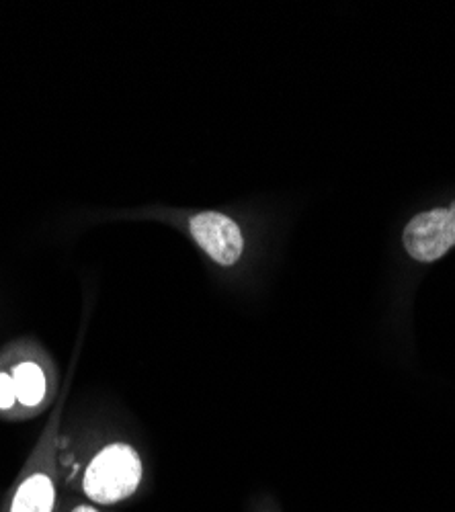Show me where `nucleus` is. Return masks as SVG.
I'll return each mask as SVG.
<instances>
[{
  "label": "nucleus",
  "instance_id": "nucleus-7",
  "mask_svg": "<svg viewBox=\"0 0 455 512\" xmlns=\"http://www.w3.org/2000/svg\"><path fill=\"white\" fill-rule=\"evenodd\" d=\"M74 512H97V510L91 508V506H78Z\"/></svg>",
  "mask_w": 455,
  "mask_h": 512
},
{
  "label": "nucleus",
  "instance_id": "nucleus-1",
  "mask_svg": "<svg viewBox=\"0 0 455 512\" xmlns=\"http://www.w3.org/2000/svg\"><path fill=\"white\" fill-rule=\"evenodd\" d=\"M142 480L140 455L130 445L103 449L87 469L85 492L99 504H113L132 496Z\"/></svg>",
  "mask_w": 455,
  "mask_h": 512
},
{
  "label": "nucleus",
  "instance_id": "nucleus-6",
  "mask_svg": "<svg viewBox=\"0 0 455 512\" xmlns=\"http://www.w3.org/2000/svg\"><path fill=\"white\" fill-rule=\"evenodd\" d=\"M17 392H15V381L11 375L0 373V408L7 410L15 404Z\"/></svg>",
  "mask_w": 455,
  "mask_h": 512
},
{
  "label": "nucleus",
  "instance_id": "nucleus-3",
  "mask_svg": "<svg viewBox=\"0 0 455 512\" xmlns=\"http://www.w3.org/2000/svg\"><path fill=\"white\" fill-rule=\"evenodd\" d=\"M191 234L195 242L212 259L224 267L234 265L242 252V234L234 220L216 211L199 213L191 220Z\"/></svg>",
  "mask_w": 455,
  "mask_h": 512
},
{
  "label": "nucleus",
  "instance_id": "nucleus-8",
  "mask_svg": "<svg viewBox=\"0 0 455 512\" xmlns=\"http://www.w3.org/2000/svg\"><path fill=\"white\" fill-rule=\"evenodd\" d=\"M449 211H451V213H453V216H455V203H453V205L449 207Z\"/></svg>",
  "mask_w": 455,
  "mask_h": 512
},
{
  "label": "nucleus",
  "instance_id": "nucleus-4",
  "mask_svg": "<svg viewBox=\"0 0 455 512\" xmlns=\"http://www.w3.org/2000/svg\"><path fill=\"white\" fill-rule=\"evenodd\" d=\"M54 506V486L44 474L31 476L21 484L15 494L11 512H52Z\"/></svg>",
  "mask_w": 455,
  "mask_h": 512
},
{
  "label": "nucleus",
  "instance_id": "nucleus-2",
  "mask_svg": "<svg viewBox=\"0 0 455 512\" xmlns=\"http://www.w3.org/2000/svg\"><path fill=\"white\" fill-rule=\"evenodd\" d=\"M404 246L412 259L431 263L455 246V216L449 209H431L410 220L404 230Z\"/></svg>",
  "mask_w": 455,
  "mask_h": 512
},
{
  "label": "nucleus",
  "instance_id": "nucleus-5",
  "mask_svg": "<svg viewBox=\"0 0 455 512\" xmlns=\"http://www.w3.org/2000/svg\"><path fill=\"white\" fill-rule=\"evenodd\" d=\"M17 400L25 406H35L46 394V377L33 363H23L13 373Z\"/></svg>",
  "mask_w": 455,
  "mask_h": 512
}]
</instances>
